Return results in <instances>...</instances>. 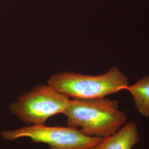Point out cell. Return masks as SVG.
<instances>
[{
	"mask_svg": "<svg viewBox=\"0 0 149 149\" xmlns=\"http://www.w3.org/2000/svg\"><path fill=\"white\" fill-rule=\"evenodd\" d=\"M116 100L106 97L70 100L64 115L68 126L77 128L86 136L104 139L127 123L126 114Z\"/></svg>",
	"mask_w": 149,
	"mask_h": 149,
	"instance_id": "1",
	"label": "cell"
},
{
	"mask_svg": "<svg viewBox=\"0 0 149 149\" xmlns=\"http://www.w3.org/2000/svg\"><path fill=\"white\" fill-rule=\"evenodd\" d=\"M48 84L68 98L92 99L126 90L128 79L118 68L113 67L106 73L96 76L60 72L52 76Z\"/></svg>",
	"mask_w": 149,
	"mask_h": 149,
	"instance_id": "2",
	"label": "cell"
},
{
	"mask_svg": "<svg viewBox=\"0 0 149 149\" xmlns=\"http://www.w3.org/2000/svg\"><path fill=\"white\" fill-rule=\"evenodd\" d=\"M69 98L49 85L33 87L9 106L11 113L28 125L45 124L55 115L64 114Z\"/></svg>",
	"mask_w": 149,
	"mask_h": 149,
	"instance_id": "3",
	"label": "cell"
},
{
	"mask_svg": "<svg viewBox=\"0 0 149 149\" xmlns=\"http://www.w3.org/2000/svg\"><path fill=\"white\" fill-rule=\"evenodd\" d=\"M1 134L2 138L7 141L27 138L33 143L47 144L50 149H89L102 139L86 136L79 129L70 126L45 124L4 130Z\"/></svg>",
	"mask_w": 149,
	"mask_h": 149,
	"instance_id": "4",
	"label": "cell"
},
{
	"mask_svg": "<svg viewBox=\"0 0 149 149\" xmlns=\"http://www.w3.org/2000/svg\"><path fill=\"white\" fill-rule=\"evenodd\" d=\"M140 140L137 124L127 123L115 133L102 139L89 149H133Z\"/></svg>",
	"mask_w": 149,
	"mask_h": 149,
	"instance_id": "5",
	"label": "cell"
},
{
	"mask_svg": "<svg viewBox=\"0 0 149 149\" xmlns=\"http://www.w3.org/2000/svg\"><path fill=\"white\" fill-rule=\"evenodd\" d=\"M127 90L131 94L135 107L144 117H149V76H145L132 86H128Z\"/></svg>",
	"mask_w": 149,
	"mask_h": 149,
	"instance_id": "6",
	"label": "cell"
}]
</instances>
